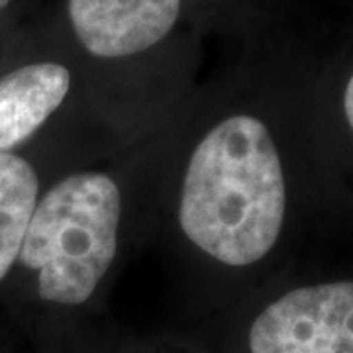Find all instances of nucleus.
<instances>
[{
  "instance_id": "obj_1",
  "label": "nucleus",
  "mask_w": 353,
  "mask_h": 353,
  "mask_svg": "<svg viewBox=\"0 0 353 353\" xmlns=\"http://www.w3.org/2000/svg\"><path fill=\"white\" fill-rule=\"evenodd\" d=\"M287 208L285 176L269 130L232 116L190 157L179 222L202 252L232 267L252 265L275 245Z\"/></svg>"
},
{
  "instance_id": "obj_2",
  "label": "nucleus",
  "mask_w": 353,
  "mask_h": 353,
  "mask_svg": "<svg viewBox=\"0 0 353 353\" xmlns=\"http://www.w3.org/2000/svg\"><path fill=\"white\" fill-rule=\"evenodd\" d=\"M120 190L110 176L63 179L39 201L20 261L38 273V292L57 304L87 303L118 250Z\"/></svg>"
},
{
  "instance_id": "obj_3",
  "label": "nucleus",
  "mask_w": 353,
  "mask_h": 353,
  "mask_svg": "<svg viewBox=\"0 0 353 353\" xmlns=\"http://www.w3.org/2000/svg\"><path fill=\"white\" fill-rule=\"evenodd\" d=\"M252 353H353V283L287 292L255 318Z\"/></svg>"
},
{
  "instance_id": "obj_4",
  "label": "nucleus",
  "mask_w": 353,
  "mask_h": 353,
  "mask_svg": "<svg viewBox=\"0 0 353 353\" xmlns=\"http://www.w3.org/2000/svg\"><path fill=\"white\" fill-rule=\"evenodd\" d=\"M181 0H69V18L83 48L97 57H128L167 38Z\"/></svg>"
},
{
  "instance_id": "obj_5",
  "label": "nucleus",
  "mask_w": 353,
  "mask_h": 353,
  "mask_svg": "<svg viewBox=\"0 0 353 353\" xmlns=\"http://www.w3.org/2000/svg\"><path fill=\"white\" fill-rule=\"evenodd\" d=\"M71 75L59 63H32L0 79V153L28 139L59 108Z\"/></svg>"
},
{
  "instance_id": "obj_6",
  "label": "nucleus",
  "mask_w": 353,
  "mask_h": 353,
  "mask_svg": "<svg viewBox=\"0 0 353 353\" xmlns=\"http://www.w3.org/2000/svg\"><path fill=\"white\" fill-rule=\"evenodd\" d=\"M38 206V176L14 153H0V281L20 257L26 232Z\"/></svg>"
},
{
  "instance_id": "obj_7",
  "label": "nucleus",
  "mask_w": 353,
  "mask_h": 353,
  "mask_svg": "<svg viewBox=\"0 0 353 353\" xmlns=\"http://www.w3.org/2000/svg\"><path fill=\"white\" fill-rule=\"evenodd\" d=\"M343 108H345V116H347V122L353 130V75L345 87V94H343Z\"/></svg>"
},
{
  "instance_id": "obj_8",
  "label": "nucleus",
  "mask_w": 353,
  "mask_h": 353,
  "mask_svg": "<svg viewBox=\"0 0 353 353\" xmlns=\"http://www.w3.org/2000/svg\"><path fill=\"white\" fill-rule=\"evenodd\" d=\"M8 4V0H0V8H4Z\"/></svg>"
}]
</instances>
